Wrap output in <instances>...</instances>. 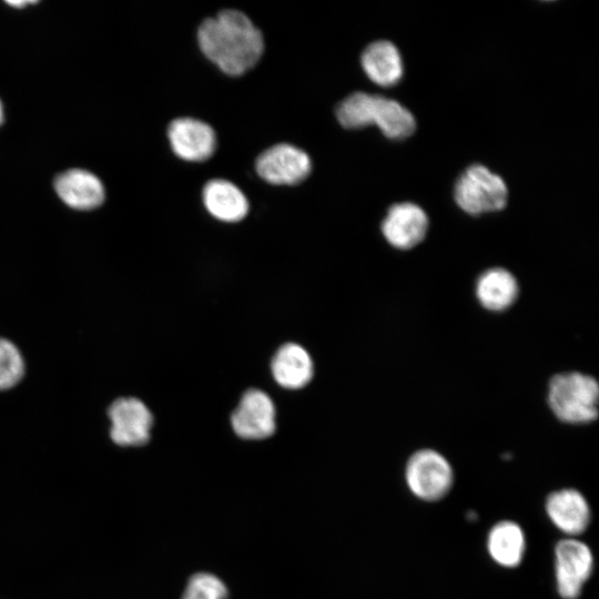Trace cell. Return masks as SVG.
I'll list each match as a JSON object with an SVG mask.
<instances>
[{
	"instance_id": "1",
	"label": "cell",
	"mask_w": 599,
	"mask_h": 599,
	"mask_svg": "<svg viewBox=\"0 0 599 599\" xmlns=\"http://www.w3.org/2000/svg\"><path fill=\"white\" fill-rule=\"evenodd\" d=\"M204 55L229 75H241L262 57V32L250 18L235 9L222 10L204 20L197 30Z\"/></svg>"
},
{
	"instance_id": "2",
	"label": "cell",
	"mask_w": 599,
	"mask_h": 599,
	"mask_svg": "<svg viewBox=\"0 0 599 599\" xmlns=\"http://www.w3.org/2000/svg\"><path fill=\"white\" fill-rule=\"evenodd\" d=\"M336 118L346 129L375 124L385 136L393 140L412 135L416 128L414 115L400 103L365 92H354L346 97L336 108Z\"/></svg>"
},
{
	"instance_id": "3",
	"label": "cell",
	"mask_w": 599,
	"mask_h": 599,
	"mask_svg": "<svg viewBox=\"0 0 599 599\" xmlns=\"http://www.w3.org/2000/svg\"><path fill=\"white\" fill-rule=\"evenodd\" d=\"M547 400L562 423L588 424L598 417L599 385L583 373H560L549 382Z\"/></svg>"
},
{
	"instance_id": "4",
	"label": "cell",
	"mask_w": 599,
	"mask_h": 599,
	"mask_svg": "<svg viewBox=\"0 0 599 599\" xmlns=\"http://www.w3.org/2000/svg\"><path fill=\"white\" fill-rule=\"evenodd\" d=\"M454 196L457 205L470 215L502 210L508 190L504 180L486 166L474 164L458 177Z\"/></svg>"
},
{
	"instance_id": "5",
	"label": "cell",
	"mask_w": 599,
	"mask_h": 599,
	"mask_svg": "<svg viewBox=\"0 0 599 599\" xmlns=\"http://www.w3.org/2000/svg\"><path fill=\"white\" fill-rule=\"evenodd\" d=\"M405 483L416 498L433 502L444 498L453 487L454 470L439 451L424 448L410 455L405 466Z\"/></svg>"
},
{
	"instance_id": "6",
	"label": "cell",
	"mask_w": 599,
	"mask_h": 599,
	"mask_svg": "<svg viewBox=\"0 0 599 599\" xmlns=\"http://www.w3.org/2000/svg\"><path fill=\"white\" fill-rule=\"evenodd\" d=\"M590 547L577 538H564L555 547L556 590L561 599H578L593 571Z\"/></svg>"
},
{
	"instance_id": "7",
	"label": "cell",
	"mask_w": 599,
	"mask_h": 599,
	"mask_svg": "<svg viewBox=\"0 0 599 599\" xmlns=\"http://www.w3.org/2000/svg\"><path fill=\"white\" fill-rule=\"evenodd\" d=\"M260 177L275 185H294L309 174V156L301 149L278 143L262 152L255 162Z\"/></svg>"
},
{
	"instance_id": "8",
	"label": "cell",
	"mask_w": 599,
	"mask_h": 599,
	"mask_svg": "<svg viewBox=\"0 0 599 599\" xmlns=\"http://www.w3.org/2000/svg\"><path fill=\"white\" fill-rule=\"evenodd\" d=\"M110 436L120 446H141L149 441L153 416L148 406L135 397H121L108 410Z\"/></svg>"
},
{
	"instance_id": "9",
	"label": "cell",
	"mask_w": 599,
	"mask_h": 599,
	"mask_svg": "<svg viewBox=\"0 0 599 599\" xmlns=\"http://www.w3.org/2000/svg\"><path fill=\"white\" fill-rule=\"evenodd\" d=\"M234 433L243 439H264L276 428L275 406L271 397L260 389L246 390L231 416Z\"/></svg>"
},
{
	"instance_id": "10",
	"label": "cell",
	"mask_w": 599,
	"mask_h": 599,
	"mask_svg": "<svg viewBox=\"0 0 599 599\" xmlns=\"http://www.w3.org/2000/svg\"><path fill=\"white\" fill-rule=\"evenodd\" d=\"M545 510L551 524L568 538L583 534L591 521L590 505L575 488L550 493L546 498Z\"/></svg>"
},
{
	"instance_id": "11",
	"label": "cell",
	"mask_w": 599,
	"mask_h": 599,
	"mask_svg": "<svg viewBox=\"0 0 599 599\" xmlns=\"http://www.w3.org/2000/svg\"><path fill=\"white\" fill-rule=\"evenodd\" d=\"M173 152L182 160L202 162L216 149L214 130L205 122L192 118L173 120L167 129Z\"/></svg>"
},
{
	"instance_id": "12",
	"label": "cell",
	"mask_w": 599,
	"mask_h": 599,
	"mask_svg": "<svg viewBox=\"0 0 599 599\" xmlns=\"http://www.w3.org/2000/svg\"><path fill=\"white\" fill-rule=\"evenodd\" d=\"M428 217L424 210L414 203H398L389 207L382 222V233L395 248L409 250L426 236Z\"/></svg>"
},
{
	"instance_id": "13",
	"label": "cell",
	"mask_w": 599,
	"mask_h": 599,
	"mask_svg": "<svg viewBox=\"0 0 599 599\" xmlns=\"http://www.w3.org/2000/svg\"><path fill=\"white\" fill-rule=\"evenodd\" d=\"M55 191L69 206L78 210H91L104 199L101 181L92 173L73 169L60 174L55 180Z\"/></svg>"
},
{
	"instance_id": "14",
	"label": "cell",
	"mask_w": 599,
	"mask_h": 599,
	"mask_svg": "<svg viewBox=\"0 0 599 599\" xmlns=\"http://www.w3.org/2000/svg\"><path fill=\"white\" fill-rule=\"evenodd\" d=\"M271 369L274 379L284 388L298 389L313 377L314 366L308 352L301 345L287 343L275 353Z\"/></svg>"
},
{
	"instance_id": "15",
	"label": "cell",
	"mask_w": 599,
	"mask_h": 599,
	"mask_svg": "<svg viewBox=\"0 0 599 599\" xmlns=\"http://www.w3.org/2000/svg\"><path fill=\"white\" fill-rule=\"evenodd\" d=\"M486 548L491 560L502 568L518 567L526 551V536L515 521L501 520L487 535Z\"/></svg>"
},
{
	"instance_id": "16",
	"label": "cell",
	"mask_w": 599,
	"mask_h": 599,
	"mask_svg": "<svg viewBox=\"0 0 599 599\" xmlns=\"http://www.w3.org/2000/svg\"><path fill=\"white\" fill-rule=\"evenodd\" d=\"M202 197L209 213L223 222H238L248 212V202L244 193L223 179L209 181L204 185Z\"/></svg>"
},
{
	"instance_id": "17",
	"label": "cell",
	"mask_w": 599,
	"mask_h": 599,
	"mask_svg": "<svg viewBox=\"0 0 599 599\" xmlns=\"http://www.w3.org/2000/svg\"><path fill=\"white\" fill-rule=\"evenodd\" d=\"M361 63L369 80L384 88L395 85L403 77L399 51L386 40L368 44L362 52Z\"/></svg>"
},
{
	"instance_id": "18",
	"label": "cell",
	"mask_w": 599,
	"mask_h": 599,
	"mask_svg": "<svg viewBox=\"0 0 599 599\" xmlns=\"http://www.w3.org/2000/svg\"><path fill=\"white\" fill-rule=\"evenodd\" d=\"M475 293L483 307L491 312H501L516 302L519 285L509 271L493 267L477 278Z\"/></svg>"
},
{
	"instance_id": "19",
	"label": "cell",
	"mask_w": 599,
	"mask_h": 599,
	"mask_svg": "<svg viewBox=\"0 0 599 599\" xmlns=\"http://www.w3.org/2000/svg\"><path fill=\"white\" fill-rule=\"evenodd\" d=\"M24 374L23 357L9 339L0 337V390L17 385Z\"/></svg>"
},
{
	"instance_id": "20",
	"label": "cell",
	"mask_w": 599,
	"mask_h": 599,
	"mask_svg": "<svg viewBox=\"0 0 599 599\" xmlns=\"http://www.w3.org/2000/svg\"><path fill=\"white\" fill-rule=\"evenodd\" d=\"M227 587L217 576L210 572L192 575L182 593V599H226Z\"/></svg>"
},
{
	"instance_id": "21",
	"label": "cell",
	"mask_w": 599,
	"mask_h": 599,
	"mask_svg": "<svg viewBox=\"0 0 599 599\" xmlns=\"http://www.w3.org/2000/svg\"><path fill=\"white\" fill-rule=\"evenodd\" d=\"M8 3L14 7H23L28 3H32V1H8Z\"/></svg>"
},
{
	"instance_id": "22",
	"label": "cell",
	"mask_w": 599,
	"mask_h": 599,
	"mask_svg": "<svg viewBox=\"0 0 599 599\" xmlns=\"http://www.w3.org/2000/svg\"><path fill=\"white\" fill-rule=\"evenodd\" d=\"M2 120H3V112H2V105L0 102V124L2 123Z\"/></svg>"
}]
</instances>
